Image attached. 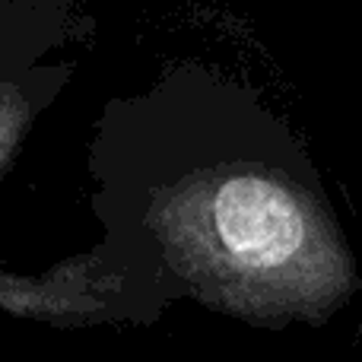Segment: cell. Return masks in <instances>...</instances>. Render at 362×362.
<instances>
[{
  "label": "cell",
  "mask_w": 362,
  "mask_h": 362,
  "mask_svg": "<svg viewBox=\"0 0 362 362\" xmlns=\"http://www.w3.org/2000/svg\"><path fill=\"white\" fill-rule=\"evenodd\" d=\"M213 232L235 267L293 274L312 293H337L350 274L344 251L302 194L267 175H232L213 194Z\"/></svg>",
  "instance_id": "1"
}]
</instances>
